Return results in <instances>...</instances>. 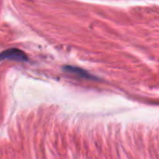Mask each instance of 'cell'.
Segmentation results:
<instances>
[{
  "instance_id": "cell-1",
  "label": "cell",
  "mask_w": 159,
  "mask_h": 159,
  "mask_svg": "<svg viewBox=\"0 0 159 159\" xmlns=\"http://www.w3.org/2000/svg\"><path fill=\"white\" fill-rule=\"evenodd\" d=\"M2 60H15V61H27V55L20 49H8L0 53V61Z\"/></svg>"
}]
</instances>
